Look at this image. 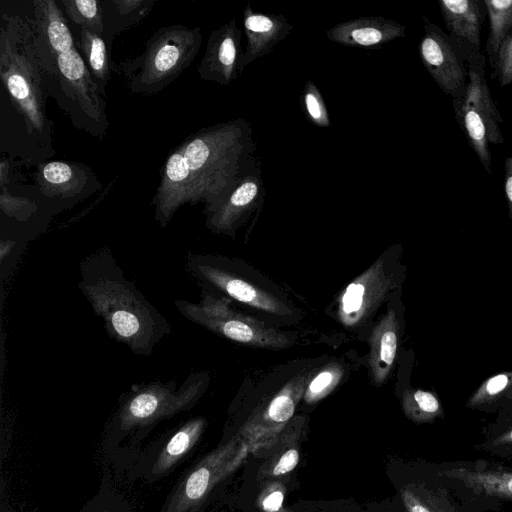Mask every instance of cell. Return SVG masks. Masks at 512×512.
Listing matches in <instances>:
<instances>
[{"mask_svg":"<svg viewBox=\"0 0 512 512\" xmlns=\"http://www.w3.org/2000/svg\"><path fill=\"white\" fill-rule=\"evenodd\" d=\"M209 383L205 372L190 373L177 381H151L135 384L123 397L116 419L122 429L147 425L193 406Z\"/></svg>","mask_w":512,"mask_h":512,"instance_id":"obj_6","label":"cell"},{"mask_svg":"<svg viewBox=\"0 0 512 512\" xmlns=\"http://www.w3.org/2000/svg\"><path fill=\"white\" fill-rule=\"evenodd\" d=\"M251 125L242 118L197 130L177 145L160 168L151 204L161 227L184 204L214 210L248 169L255 148Z\"/></svg>","mask_w":512,"mask_h":512,"instance_id":"obj_1","label":"cell"},{"mask_svg":"<svg viewBox=\"0 0 512 512\" xmlns=\"http://www.w3.org/2000/svg\"><path fill=\"white\" fill-rule=\"evenodd\" d=\"M79 288L108 335L138 356H150L171 333L167 319L127 280L111 250L102 247L79 265Z\"/></svg>","mask_w":512,"mask_h":512,"instance_id":"obj_3","label":"cell"},{"mask_svg":"<svg viewBox=\"0 0 512 512\" xmlns=\"http://www.w3.org/2000/svg\"><path fill=\"white\" fill-rule=\"evenodd\" d=\"M285 489L279 482L270 483L259 496V507L264 512H280Z\"/></svg>","mask_w":512,"mask_h":512,"instance_id":"obj_36","label":"cell"},{"mask_svg":"<svg viewBox=\"0 0 512 512\" xmlns=\"http://www.w3.org/2000/svg\"><path fill=\"white\" fill-rule=\"evenodd\" d=\"M393 286L382 259L375 261L342 291L337 315L347 328H356L372 316Z\"/></svg>","mask_w":512,"mask_h":512,"instance_id":"obj_11","label":"cell"},{"mask_svg":"<svg viewBox=\"0 0 512 512\" xmlns=\"http://www.w3.org/2000/svg\"><path fill=\"white\" fill-rule=\"evenodd\" d=\"M491 78L497 81L500 87L512 84V31L500 46Z\"/></svg>","mask_w":512,"mask_h":512,"instance_id":"obj_35","label":"cell"},{"mask_svg":"<svg viewBox=\"0 0 512 512\" xmlns=\"http://www.w3.org/2000/svg\"><path fill=\"white\" fill-rule=\"evenodd\" d=\"M466 407L505 415L512 413V371H501L487 379L470 395Z\"/></svg>","mask_w":512,"mask_h":512,"instance_id":"obj_23","label":"cell"},{"mask_svg":"<svg viewBox=\"0 0 512 512\" xmlns=\"http://www.w3.org/2000/svg\"><path fill=\"white\" fill-rule=\"evenodd\" d=\"M174 304L184 318L231 341L267 349L291 345L285 334L234 311L228 298L205 289L197 303L178 299Z\"/></svg>","mask_w":512,"mask_h":512,"instance_id":"obj_7","label":"cell"},{"mask_svg":"<svg viewBox=\"0 0 512 512\" xmlns=\"http://www.w3.org/2000/svg\"><path fill=\"white\" fill-rule=\"evenodd\" d=\"M0 186V208L6 216L15 218L18 221H25L38 210V206L33 200L14 196L9 193L5 185Z\"/></svg>","mask_w":512,"mask_h":512,"instance_id":"obj_34","label":"cell"},{"mask_svg":"<svg viewBox=\"0 0 512 512\" xmlns=\"http://www.w3.org/2000/svg\"><path fill=\"white\" fill-rule=\"evenodd\" d=\"M80 40L78 47L86 66L103 98L106 96V86L111 78L112 64L110 52L104 38L86 28H79Z\"/></svg>","mask_w":512,"mask_h":512,"instance_id":"obj_24","label":"cell"},{"mask_svg":"<svg viewBox=\"0 0 512 512\" xmlns=\"http://www.w3.org/2000/svg\"><path fill=\"white\" fill-rule=\"evenodd\" d=\"M423 21L420 59L438 87L452 100H460L465 95L468 80L465 50L427 17L424 16Z\"/></svg>","mask_w":512,"mask_h":512,"instance_id":"obj_10","label":"cell"},{"mask_svg":"<svg viewBox=\"0 0 512 512\" xmlns=\"http://www.w3.org/2000/svg\"><path fill=\"white\" fill-rule=\"evenodd\" d=\"M455 118L470 147L476 153L485 170L491 174L492 158L488 131L481 115L462 99L452 100Z\"/></svg>","mask_w":512,"mask_h":512,"instance_id":"obj_25","label":"cell"},{"mask_svg":"<svg viewBox=\"0 0 512 512\" xmlns=\"http://www.w3.org/2000/svg\"><path fill=\"white\" fill-rule=\"evenodd\" d=\"M102 3L103 38L110 52L115 37L146 18L156 0H102Z\"/></svg>","mask_w":512,"mask_h":512,"instance_id":"obj_22","label":"cell"},{"mask_svg":"<svg viewBox=\"0 0 512 512\" xmlns=\"http://www.w3.org/2000/svg\"><path fill=\"white\" fill-rule=\"evenodd\" d=\"M400 332V322L393 308L387 310L371 332L368 364L376 385L384 383L392 370L397 356Z\"/></svg>","mask_w":512,"mask_h":512,"instance_id":"obj_20","label":"cell"},{"mask_svg":"<svg viewBox=\"0 0 512 512\" xmlns=\"http://www.w3.org/2000/svg\"><path fill=\"white\" fill-rule=\"evenodd\" d=\"M241 35L235 18L210 33L197 67L202 80L227 86L241 75L240 63L244 53Z\"/></svg>","mask_w":512,"mask_h":512,"instance_id":"obj_13","label":"cell"},{"mask_svg":"<svg viewBox=\"0 0 512 512\" xmlns=\"http://www.w3.org/2000/svg\"><path fill=\"white\" fill-rule=\"evenodd\" d=\"M309 379L307 372L294 376L243 424L239 434L249 452L262 453L278 443L303 398Z\"/></svg>","mask_w":512,"mask_h":512,"instance_id":"obj_9","label":"cell"},{"mask_svg":"<svg viewBox=\"0 0 512 512\" xmlns=\"http://www.w3.org/2000/svg\"><path fill=\"white\" fill-rule=\"evenodd\" d=\"M35 182L43 196L69 206L90 197L102 187L90 167L63 160L39 164Z\"/></svg>","mask_w":512,"mask_h":512,"instance_id":"obj_12","label":"cell"},{"mask_svg":"<svg viewBox=\"0 0 512 512\" xmlns=\"http://www.w3.org/2000/svg\"><path fill=\"white\" fill-rule=\"evenodd\" d=\"M405 36V26L382 16H362L336 24L326 37L349 47L378 48Z\"/></svg>","mask_w":512,"mask_h":512,"instance_id":"obj_17","label":"cell"},{"mask_svg":"<svg viewBox=\"0 0 512 512\" xmlns=\"http://www.w3.org/2000/svg\"><path fill=\"white\" fill-rule=\"evenodd\" d=\"M249 449L240 434L208 455L188 476L183 498L196 504L222 479L234 472L246 459Z\"/></svg>","mask_w":512,"mask_h":512,"instance_id":"obj_14","label":"cell"},{"mask_svg":"<svg viewBox=\"0 0 512 512\" xmlns=\"http://www.w3.org/2000/svg\"><path fill=\"white\" fill-rule=\"evenodd\" d=\"M439 474L461 482L476 494L512 499V472L455 466Z\"/></svg>","mask_w":512,"mask_h":512,"instance_id":"obj_21","label":"cell"},{"mask_svg":"<svg viewBox=\"0 0 512 512\" xmlns=\"http://www.w3.org/2000/svg\"><path fill=\"white\" fill-rule=\"evenodd\" d=\"M186 271L201 288L221 293L267 313L291 316L292 310L269 292L262 290L228 269L217 257L189 253L186 256Z\"/></svg>","mask_w":512,"mask_h":512,"instance_id":"obj_8","label":"cell"},{"mask_svg":"<svg viewBox=\"0 0 512 512\" xmlns=\"http://www.w3.org/2000/svg\"><path fill=\"white\" fill-rule=\"evenodd\" d=\"M448 34L463 47L481 52V28L487 11L483 0H439Z\"/></svg>","mask_w":512,"mask_h":512,"instance_id":"obj_19","label":"cell"},{"mask_svg":"<svg viewBox=\"0 0 512 512\" xmlns=\"http://www.w3.org/2000/svg\"><path fill=\"white\" fill-rule=\"evenodd\" d=\"M206 421L198 417L184 424L167 443L160 464L167 467L181 457L197 441Z\"/></svg>","mask_w":512,"mask_h":512,"instance_id":"obj_30","label":"cell"},{"mask_svg":"<svg viewBox=\"0 0 512 512\" xmlns=\"http://www.w3.org/2000/svg\"><path fill=\"white\" fill-rule=\"evenodd\" d=\"M275 446V452L258 470L261 480L282 477L292 472L299 463L300 448L295 428L287 426Z\"/></svg>","mask_w":512,"mask_h":512,"instance_id":"obj_26","label":"cell"},{"mask_svg":"<svg viewBox=\"0 0 512 512\" xmlns=\"http://www.w3.org/2000/svg\"><path fill=\"white\" fill-rule=\"evenodd\" d=\"M259 168L248 167L237 185L225 199L206 214V226L214 233L232 235L264 196Z\"/></svg>","mask_w":512,"mask_h":512,"instance_id":"obj_15","label":"cell"},{"mask_svg":"<svg viewBox=\"0 0 512 512\" xmlns=\"http://www.w3.org/2000/svg\"><path fill=\"white\" fill-rule=\"evenodd\" d=\"M243 26L247 44L240 63L241 74L253 61L271 53L294 28L284 15L256 12L249 2L243 12Z\"/></svg>","mask_w":512,"mask_h":512,"instance_id":"obj_16","label":"cell"},{"mask_svg":"<svg viewBox=\"0 0 512 512\" xmlns=\"http://www.w3.org/2000/svg\"><path fill=\"white\" fill-rule=\"evenodd\" d=\"M344 374L341 364L332 362L320 369L307 383L303 399L307 404L316 403L330 394Z\"/></svg>","mask_w":512,"mask_h":512,"instance_id":"obj_31","label":"cell"},{"mask_svg":"<svg viewBox=\"0 0 512 512\" xmlns=\"http://www.w3.org/2000/svg\"><path fill=\"white\" fill-rule=\"evenodd\" d=\"M495 447L512 448V424H509L497 437L492 441Z\"/></svg>","mask_w":512,"mask_h":512,"instance_id":"obj_38","label":"cell"},{"mask_svg":"<svg viewBox=\"0 0 512 512\" xmlns=\"http://www.w3.org/2000/svg\"><path fill=\"white\" fill-rule=\"evenodd\" d=\"M468 80L466 92L462 100L476 110L483 118L490 144H502L504 137L500 130L503 123L502 116L492 99L485 77L486 57L481 52L465 48Z\"/></svg>","mask_w":512,"mask_h":512,"instance_id":"obj_18","label":"cell"},{"mask_svg":"<svg viewBox=\"0 0 512 512\" xmlns=\"http://www.w3.org/2000/svg\"><path fill=\"white\" fill-rule=\"evenodd\" d=\"M504 193L507 201L508 215L512 224V142L510 155L504 160Z\"/></svg>","mask_w":512,"mask_h":512,"instance_id":"obj_37","label":"cell"},{"mask_svg":"<svg viewBox=\"0 0 512 512\" xmlns=\"http://www.w3.org/2000/svg\"><path fill=\"white\" fill-rule=\"evenodd\" d=\"M202 44L200 27L172 24L158 28L148 39L142 54L112 63L131 93L154 95L164 90L188 68Z\"/></svg>","mask_w":512,"mask_h":512,"instance_id":"obj_5","label":"cell"},{"mask_svg":"<svg viewBox=\"0 0 512 512\" xmlns=\"http://www.w3.org/2000/svg\"><path fill=\"white\" fill-rule=\"evenodd\" d=\"M400 494L407 512H454L445 499L431 490L407 487Z\"/></svg>","mask_w":512,"mask_h":512,"instance_id":"obj_32","label":"cell"},{"mask_svg":"<svg viewBox=\"0 0 512 512\" xmlns=\"http://www.w3.org/2000/svg\"><path fill=\"white\" fill-rule=\"evenodd\" d=\"M301 103L307 119L312 124L321 128H327L331 125L322 94L310 79L305 82L301 95Z\"/></svg>","mask_w":512,"mask_h":512,"instance_id":"obj_33","label":"cell"},{"mask_svg":"<svg viewBox=\"0 0 512 512\" xmlns=\"http://www.w3.org/2000/svg\"><path fill=\"white\" fill-rule=\"evenodd\" d=\"M489 19L485 44L488 63L493 69L500 46L512 31V0H483Z\"/></svg>","mask_w":512,"mask_h":512,"instance_id":"obj_27","label":"cell"},{"mask_svg":"<svg viewBox=\"0 0 512 512\" xmlns=\"http://www.w3.org/2000/svg\"><path fill=\"white\" fill-rule=\"evenodd\" d=\"M35 42L49 82V94L74 127L104 139L106 102L78 48L67 17L55 0L32 1Z\"/></svg>","mask_w":512,"mask_h":512,"instance_id":"obj_2","label":"cell"},{"mask_svg":"<svg viewBox=\"0 0 512 512\" xmlns=\"http://www.w3.org/2000/svg\"><path fill=\"white\" fill-rule=\"evenodd\" d=\"M67 18L79 28H86L103 37L102 0H61Z\"/></svg>","mask_w":512,"mask_h":512,"instance_id":"obj_29","label":"cell"},{"mask_svg":"<svg viewBox=\"0 0 512 512\" xmlns=\"http://www.w3.org/2000/svg\"><path fill=\"white\" fill-rule=\"evenodd\" d=\"M401 404L405 415L415 423H429L443 415L441 402L430 391L406 388Z\"/></svg>","mask_w":512,"mask_h":512,"instance_id":"obj_28","label":"cell"},{"mask_svg":"<svg viewBox=\"0 0 512 512\" xmlns=\"http://www.w3.org/2000/svg\"><path fill=\"white\" fill-rule=\"evenodd\" d=\"M0 22L2 84L27 133L50 147L52 122L46 115L49 82L38 55L33 19L2 13Z\"/></svg>","mask_w":512,"mask_h":512,"instance_id":"obj_4","label":"cell"}]
</instances>
